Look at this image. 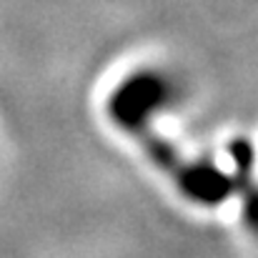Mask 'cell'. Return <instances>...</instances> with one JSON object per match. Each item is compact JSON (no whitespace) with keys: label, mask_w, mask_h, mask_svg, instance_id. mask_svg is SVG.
Wrapping results in <instances>:
<instances>
[{"label":"cell","mask_w":258,"mask_h":258,"mask_svg":"<svg viewBox=\"0 0 258 258\" xmlns=\"http://www.w3.org/2000/svg\"><path fill=\"white\" fill-rule=\"evenodd\" d=\"M178 100V83L166 71L141 68L118 81L110 90L105 110L108 118L131 136H146L151 125L166 115Z\"/></svg>","instance_id":"obj_1"},{"label":"cell","mask_w":258,"mask_h":258,"mask_svg":"<svg viewBox=\"0 0 258 258\" xmlns=\"http://www.w3.org/2000/svg\"><path fill=\"white\" fill-rule=\"evenodd\" d=\"M236 196H241V221L246 231L258 241V183H243Z\"/></svg>","instance_id":"obj_2"}]
</instances>
